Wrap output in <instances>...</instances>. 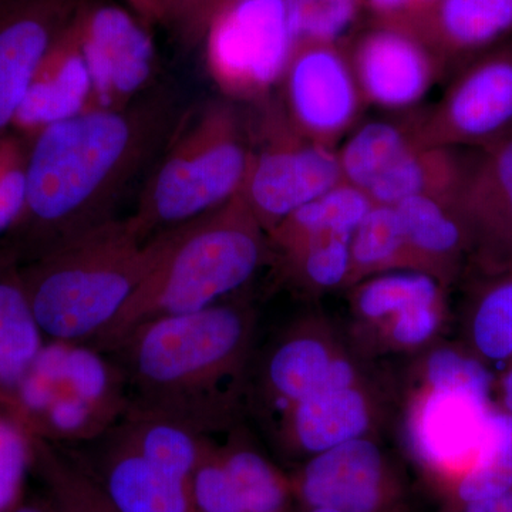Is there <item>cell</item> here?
<instances>
[{"mask_svg":"<svg viewBox=\"0 0 512 512\" xmlns=\"http://www.w3.org/2000/svg\"><path fill=\"white\" fill-rule=\"evenodd\" d=\"M184 116L175 94L157 89L121 109L84 110L40 130L29 147L23 210L0 244L25 264L117 218L120 201Z\"/></svg>","mask_w":512,"mask_h":512,"instance_id":"6da1fadb","label":"cell"},{"mask_svg":"<svg viewBox=\"0 0 512 512\" xmlns=\"http://www.w3.org/2000/svg\"><path fill=\"white\" fill-rule=\"evenodd\" d=\"M251 318L234 305L150 320L110 350L128 406L207 436L224 426L247 359Z\"/></svg>","mask_w":512,"mask_h":512,"instance_id":"7a4b0ae2","label":"cell"},{"mask_svg":"<svg viewBox=\"0 0 512 512\" xmlns=\"http://www.w3.org/2000/svg\"><path fill=\"white\" fill-rule=\"evenodd\" d=\"M163 247L164 232L146 239L133 218L117 217L20 265L43 335L92 342L143 284Z\"/></svg>","mask_w":512,"mask_h":512,"instance_id":"3957f363","label":"cell"},{"mask_svg":"<svg viewBox=\"0 0 512 512\" xmlns=\"http://www.w3.org/2000/svg\"><path fill=\"white\" fill-rule=\"evenodd\" d=\"M262 228L241 192L201 217L164 231V247L143 284L87 343L110 352L143 323L215 305L247 284L264 255Z\"/></svg>","mask_w":512,"mask_h":512,"instance_id":"277c9868","label":"cell"},{"mask_svg":"<svg viewBox=\"0 0 512 512\" xmlns=\"http://www.w3.org/2000/svg\"><path fill=\"white\" fill-rule=\"evenodd\" d=\"M251 151L238 111L227 100L185 114L131 215L143 238L156 237L231 200L247 177Z\"/></svg>","mask_w":512,"mask_h":512,"instance_id":"5b68a950","label":"cell"},{"mask_svg":"<svg viewBox=\"0 0 512 512\" xmlns=\"http://www.w3.org/2000/svg\"><path fill=\"white\" fill-rule=\"evenodd\" d=\"M83 346L52 340L9 394L6 412L28 433L52 443L99 439L126 413L119 367Z\"/></svg>","mask_w":512,"mask_h":512,"instance_id":"8992f818","label":"cell"},{"mask_svg":"<svg viewBox=\"0 0 512 512\" xmlns=\"http://www.w3.org/2000/svg\"><path fill=\"white\" fill-rule=\"evenodd\" d=\"M258 143L242 184V197L269 232L319 195L343 183L332 147L303 137L285 110L268 106L259 120Z\"/></svg>","mask_w":512,"mask_h":512,"instance_id":"52a82bcc","label":"cell"},{"mask_svg":"<svg viewBox=\"0 0 512 512\" xmlns=\"http://www.w3.org/2000/svg\"><path fill=\"white\" fill-rule=\"evenodd\" d=\"M205 66L229 99L261 100L279 80L295 49L288 0H241L211 23Z\"/></svg>","mask_w":512,"mask_h":512,"instance_id":"ba28073f","label":"cell"},{"mask_svg":"<svg viewBox=\"0 0 512 512\" xmlns=\"http://www.w3.org/2000/svg\"><path fill=\"white\" fill-rule=\"evenodd\" d=\"M413 121L423 146L483 148L512 133V40L461 66L440 103Z\"/></svg>","mask_w":512,"mask_h":512,"instance_id":"9c48e42d","label":"cell"},{"mask_svg":"<svg viewBox=\"0 0 512 512\" xmlns=\"http://www.w3.org/2000/svg\"><path fill=\"white\" fill-rule=\"evenodd\" d=\"M74 22L92 79L87 110L121 109L146 93L156 69L147 25L131 10L100 0H80Z\"/></svg>","mask_w":512,"mask_h":512,"instance_id":"30bf717a","label":"cell"},{"mask_svg":"<svg viewBox=\"0 0 512 512\" xmlns=\"http://www.w3.org/2000/svg\"><path fill=\"white\" fill-rule=\"evenodd\" d=\"M285 114L303 137L332 147L352 127L363 96L338 43L301 40L284 74Z\"/></svg>","mask_w":512,"mask_h":512,"instance_id":"8fae6325","label":"cell"},{"mask_svg":"<svg viewBox=\"0 0 512 512\" xmlns=\"http://www.w3.org/2000/svg\"><path fill=\"white\" fill-rule=\"evenodd\" d=\"M80 0H0V136L12 126L33 77Z\"/></svg>","mask_w":512,"mask_h":512,"instance_id":"7c38bea8","label":"cell"},{"mask_svg":"<svg viewBox=\"0 0 512 512\" xmlns=\"http://www.w3.org/2000/svg\"><path fill=\"white\" fill-rule=\"evenodd\" d=\"M350 63L363 100L390 110L412 107L441 73L436 57L416 36L387 25L360 37Z\"/></svg>","mask_w":512,"mask_h":512,"instance_id":"4fadbf2b","label":"cell"},{"mask_svg":"<svg viewBox=\"0 0 512 512\" xmlns=\"http://www.w3.org/2000/svg\"><path fill=\"white\" fill-rule=\"evenodd\" d=\"M291 485L309 510L382 512L392 497L382 453L363 437L315 454Z\"/></svg>","mask_w":512,"mask_h":512,"instance_id":"5bb4252c","label":"cell"},{"mask_svg":"<svg viewBox=\"0 0 512 512\" xmlns=\"http://www.w3.org/2000/svg\"><path fill=\"white\" fill-rule=\"evenodd\" d=\"M400 29L416 36L441 70L461 67L508 40L512 0H439Z\"/></svg>","mask_w":512,"mask_h":512,"instance_id":"9a60e30c","label":"cell"},{"mask_svg":"<svg viewBox=\"0 0 512 512\" xmlns=\"http://www.w3.org/2000/svg\"><path fill=\"white\" fill-rule=\"evenodd\" d=\"M491 412L488 400L473 394L433 390L414 426L423 460L457 483L476 463Z\"/></svg>","mask_w":512,"mask_h":512,"instance_id":"2e32d148","label":"cell"},{"mask_svg":"<svg viewBox=\"0 0 512 512\" xmlns=\"http://www.w3.org/2000/svg\"><path fill=\"white\" fill-rule=\"evenodd\" d=\"M90 99L92 79L73 16L37 69L13 124L37 134L50 124L83 113Z\"/></svg>","mask_w":512,"mask_h":512,"instance_id":"e0dca14e","label":"cell"},{"mask_svg":"<svg viewBox=\"0 0 512 512\" xmlns=\"http://www.w3.org/2000/svg\"><path fill=\"white\" fill-rule=\"evenodd\" d=\"M454 207L470 237L512 252V133L468 161Z\"/></svg>","mask_w":512,"mask_h":512,"instance_id":"ac0fdd59","label":"cell"},{"mask_svg":"<svg viewBox=\"0 0 512 512\" xmlns=\"http://www.w3.org/2000/svg\"><path fill=\"white\" fill-rule=\"evenodd\" d=\"M100 478L123 512H202L190 484L175 480L148 464L113 429L101 436Z\"/></svg>","mask_w":512,"mask_h":512,"instance_id":"d6986e66","label":"cell"},{"mask_svg":"<svg viewBox=\"0 0 512 512\" xmlns=\"http://www.w3.org/2000/svg\"><path fill=\"white\" fill-rule=\"evenodd\" d=\"M20 265L18 256L0 244V387L8 396L45 346Z\"/></svg>","mask_w":512,"mask_h":512,"instance_id":"ffe728a7","label":"cell"},{"mask_svg":"<svg viewBox=\"0 0 512 512\" xmlns=\"http://www.w3.org/2000/svg\"><path fill=\"white\" fill-rule=\"evenodd\" d=\"M467 164L456 148L419 144L384 171L366 194L373 204L396 205L417 195L454 204Z\"/></svg>","mask_w":512,"mask_h":512,"instance_id":"44dd1931","label":"cell"},{"mask_svg":"<svg viewBox=\"0 0 512 512\" xmlns=\"http://www.w3.org/2000/svg\"><path fill=\"white\" fill-rule=\"evenodd\" d=\"M111 429L158 471L190 484L192 474L210 446L200 436L173 420L127 407Z\"/></svg>","mask_w":512,"mask_h":512,"instance_id":"7402d4cb","label":"cell"},{"mask_svg":"<svg viewBox=\"0 0 512 512\" xmlns=\"http://www.w3.org/2000/svg\"><path fill=\"white\" fill-rule=\"evenodd\" d=\"M32 470L46 491L50 512H123L90 467L67 456L56 443L30 434Z\"/></svg>","mask_w":512,"mask_h":512,"instance_id":"603a6c76","label":"cell"},{"mask_svg":"<svg viewBox=\"0 0 512 512\" xmlns=\"http://www.w3.org/2000/svg\"><path fill=\"white\" fill-rule=\"evenodd\" d=\"M292 421L299 446L319 454L360 439L369 426V413L362 394L348 387L316 393L296 403Z\"/></svg>","mask_w":512,"mask_h":512,"instance_id":"cb8c5ba5","label":"cell"},{"mask_svg":"<svg viewBox=\"0 0 512 512\" xmlns=\"http://www.w3.org/2000/svg\"><path fill=\"white\" fill-rule=\"evenodd\" d=\"M372 207L373 201L365 191L343 181L292 212L272 229L271 238L288 254L318 235H353Z\"/></svg>","mask_w":512,"mask_h":512,"instance_id":"d4e9b609","label":"cell"},{"mask_svg":"<svg viewBox=\"0 0 512 512\" xmlns=\"http://www.w3.org/2000/svg\"><path fill=\"white\" fill-rule=\"evenodd\" d=\"M419 144L413 117L406 121L377 120L363 124L338 154L343 181L366 192L384 171Z\"/></svg>","mask_w":512,"mask_h":512,"instance_id":"484cf974","label":"cell"},{"mask_svg":"<svg viewBox=\"0 0 512 512\" xmlns=\"http://www.w3.org/2000/svg\"><path fill=\"white\" fill-rule=\"evenodd\" d=\"M412 258L446 261L470 238L453 202L417 195L394 205Z\"/></svg>","mask_w":512,"mask_h":512,"instance_id":"4316f807","label":"cell"},{"mask_svg":"<svg viewBox=\"0 0 512 512\" xmlns=\"http://www.w3.org/2000/svg\"><path fill=\"white\" fill-rule=\"evenodd\" d=\"M461 504L512 491V414L491 412L483 446L473 467L454 485Z\"/></svg>","mask_w":512,"mask_h":512,"instance_id":"83f0119b","label":"cell"},{"mask_svg":"<svg viewBox=\"0 0 512 512\" xmlns=\"http://www.w3.org/2000/svg\"><path fill=\"white\" fill-rule=\"evenodd\" d=\"M332 360L325 346L316 339L288 340L269 359V387L276 396L295 406L325 390Z\"/></svg>","mask_w":512,"mask_h":512,"instance_id":"f1b7e54d","label":"cell"},{"mask_svg":"<svg viewBox=\"0 0 512 512\" xmlns=\"http://www.w3.org/2000/svg\"><path fill=\"white\" fill-rule=\"evenodd\" d=\"M218 453L245 512H289L291 483L258 451L232 446Z\"/></svg>","mask_w":512,"mask_h":512,"instance_id":"f546056e","label":"cell"},{"mask_svg":"<svg viewBox=\"0 0 512 512\" xmlns=\"http://www.w3.org/2000/svg\"><path fill=\"white\" fill-rule=\"evenodd\" d=\"M412 258L394 205L373 204L350 242V274L389 268Z\"/></svg>","mask_w":512,"mask_h":512,"instance_id":"4dcf8cb0","label":"cell"},{"mask_svg":"<svg viewBox=\"0 0 512 512\" xmlns=\"http://www.w3.org/2000/svg\"><path fill=\"white\" fill-rule=\"evenodd\" d=\"M437 285L424 274H392L373 279L359 293V309L367 318L397 315L419 305H434Z\"/></svg>","mask_w":512,"mask_h":512,"instance_id":"1f68e13d","label":"cell"},{"mask_svg":"<svg viewBox=\"0 0 512 512\" xmlns=\"http://www.w3.org/2000/svg\"><path fill=\"white\" fill-rule=\"evenodd\" d=\"M288 8L296 43H338L365 8V0H288Z\"/></svg>","mask_w":512,"mask_h":512,"instance_id":"d6a6232c","label":"cell"},{"mask_svg":"<svg viewBox=\"0 0 512 512\" xmlns=\"http://www.w3.org/2000/svg\"><path fill=\"white\" fill-rule=\"evenodd\" d=\"M32 470V446L25 427L0 410V512L22 505L26 474Z\"/></svg>","mask_w":512,"mask_h":512,"instance_id":"836d02e7","label":"cell"},{"mask_svg":"<svg viewBox=\"0 0 512 512\" xmlns=\"http://www.w3.org/2000/svg\"><path fill=\"white\" fill-rule=\"evenodd\" d=\"M473 332L481 355L491 360L512 356V279L485 293L477 309Z\"/></svg>","mask_w":512,"mask_h":512,"instance_id":"e575fe53","label":"cell"},{"mask_svg":"<svg viewBox=\"0 0 512 512\" xmlns=\"http://www.w3.org/2000/svg\"><path fill=\"white\" fill-rule=\"evenodd\" d=\"M352 237V234L318 235L286 255L302 269L312 284L330 288L350 275Z\"/></svg>","mask_w":512,"mask_h":512,"instance_id":"d590c367","label":"cell"},{"mask_svg":"<svg viewBox=\"0 0 512 512\" xmlns=\"http://www.w3.org/2000/svg\"><path fill=\"white\" fill-rule=\"evenodd\" d=\"M427 379L431 389L439 392L468 393L480 399H490V372L477 360L453 350H437L430 356Z\"/></svg>","mask_w":512,"mask_h":512,"instance_id":"8d00e7d4","label":"cell"},{"mask_svg":"<svg viewBox=\"0 0 512 512\" xmlns=\"http://www.w3.org/2000/svg\"><path fill=\"white\" fill-rule=\"evenodd\" d=\"M190 490L202 512H245L218 448L211 443L192 474Z\"/></svg>","mask_w":512,"mask_h":512,"instance_id":"74e56055","label":"cell"},{"mask_svg":"<svg viewBox=\"0 0 512 512\" xmlns=\"http://www.w3.org/2000/svg\"><path fill=\"white\" fill-rule=\"evenodd\" d=\"M241 0H168L160 25L170 30L184 49L202 45L204 37L224 10Z\"/></svg>","mask_w":512,"mask_h":512,"instance_id":"f35d334b","label":"cell"},{"mask_svg":"<svg viewBox=\"0 0 512 512\" xmlns=\"http://www.w3.org/2000/svg\"><path fill=\"white\" fill-rule=\"evenodd\" d=\"M28 153L18 138L0 136V234L12 228L23 210Z\"/></svg>","mask_w":512,"mask_h":512,"instance_id":"ab89813d","label":"cell"},{"mask_svg":"<svg viewBox=\"0 0 512 512\" xmlns=\"http://www.w3.org/2000/svg\"><path fill=\"white\" fill-rule=\"evenodd\" d=\"M437 328L434 305H419L397 313L393 336L402 345L413 346L426 342Z\"/></svg>","mask_w":512,"mask_h":512,"instance_id":"60d3db41","label":"cell"},{"mask_svg":"<svg viewBox=\"0 0 512 512\" xmlns=\"http://www.w3.org/2000/svg\"><path fill=\"white\" fill-rule=\"evenodd\" d=\"M437 2L439 0H365V6L376 16L377 25L402 28Z\"/></svg>","mask_w":512,"mask_h":512,"instance_id":"b9f144b4","label":"cell"},{"mask_svg":"<svg viewBox=\"0 0 512 512\" xmlns=\"http://www.w3.org/2000/svg\"><path fill=\"white\" fill-rule=\"evenodd\" d=\"M128 8L148 28L160 25L168 0H126Z\"/></svg>","mask_w":512,"mask_h":512,"instance_id":"7bdbcfd3","label":"cell"},{"mask_svg":"<svg viewBox=\"0 0 512 512\" xmlns=\"http://www.w3.org/2000/svg\"><path fill=\"white\" fill-rule=\"evenodd\" d=\"M460 512H512V491L500 497L461 504Z\"/></svg>","mask_w":512,"mask_h":512,"instance_id":"ee69618b","label":"cell"},{"mask_svg":"<svg viewBox=\"0 0 512 512\" xmlns=\"http://www.w3.org/2000/svg\"><path fill=\"white\" fill-rule=\"evenodd\" d=\"M504 406L508 413L512 414V369L505 376L503 383Z\"/></svg>","mask_w":512,"mask_h":512,"instance_id":"f6af8a7d","label":"cell"},{"mask_svg":"<svg viewBox=\"0 0 512 512\" xmlns=\"http://www.w3.org/2000/svg\"><path fill=\"white\" fill-rule=\"evenodd\" d=\"M13 512H50L47 510L46 505H35V504H22Z\"/></svg>","mask_w":512,"mask_h":512,"instance_id":"bcb514c9","label":"cell"},{"mask_svg":"<svg viewBox=\"0 0 512 512\" xmlns=\"http://www.w3.org/2000/svg\"><path fill=\"white\" fill-rule=\"evenodd\" d=\"M6 402H8V394L3 392L2 387H0V410L2 412H6Z\"/></svg>","mask_w":512,"mask_h":512,"instance_id":"7dc6e473","label":"cell"},{"mask_svg":"<svg viewBox=\"0 0 512 512\" xmlns=\"http://www.w3.org/2000/svg\"><path fill=\"white\" fill-rule=\"evenodd\" d=\"M308 512H339V511L326 510V508H312V510H309Z\"/></svg>","mask_w":512,"mask_h":512,"instance_id":"c3c4849f","label":"cell"}]
</instances>
